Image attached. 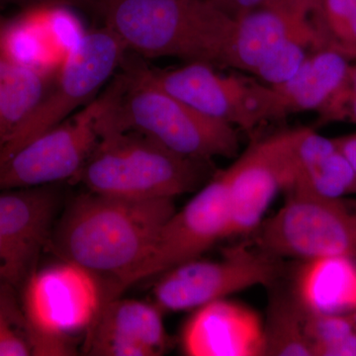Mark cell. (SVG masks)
<instances>
[{"mask_svg":"<svg viewBox=\"0 0 356 356\" xmlns=\"http://www.w3.org/2000/svg\"><path fill=\"white\" fill-rule=\"evenodd\" d=\"M229 232L228 191L220 172L181 210H175L168 218L146 259L121 285L118 297L140 281L198 259L218 241L229 236Z\"/></svg>","mask_w":356,"mask_h":356,"instance_id":"cell-10","label":"cell"},{"mask_svg":"<svg viewBox=\"0 0 356 356\" xmlns=\"http://www.w3.org/2000/svg\"><path fill=\"white\" fill-rule=\"evenodd\" d=\"M149 74L193 108L247 132L289 116L273 86L242 74H222L211 65L187 63L168 70L149 65Z\"/></svg>","mask_w":356,"mask_h":356,"instance_id":"cell-6","label":"cell"},{"mask_svg":"<svg viewBox=\"0 0 356 356\" xmlns=\"http://www.w3.org/2000/svg\"><path fill=\"white\" fill-rule=\"evenodd\" d=\"M350 60L331 49L311 51L298 70L284 83L273 86L288 115L318 111L343 81Z\"/></svg>","mask_w":356,"mask_h":356,"instance_id":"cell-19","label":"cell"},{"mask_svg":"<svg viewBox=\"0 0 356 356\" xmlns=\"http://www.w3.org/2000/svg\"><path fill=\"white\" fill-rule=\"evenodd\" d=\"M98 132L134 131L187 158H234L240 149L234 126L203 114L154 83L149 65L128 51L107 86Z\"/></svg>","mask_w":356,"mask_h":356,"instance_id":"cell-2","label":"cell"},{"mask_svg":"<svg viewBox=\"0 0 356 356\" xmlns=\"http://www.w3.org/2000/svg\"><path fill=\"white\" fill-rule=\"evenodd\" d=\"M294 295L306 313H353L356 310V259L337 255L307 261Z\"/></svg>","mask_w":356,"mask_h":356,"instance_id":"cell-17","label":"cell"},{"mask_svg":"<svg viewBox=\"0 0 356 356\" xmlns=\"http://www.w3.org/2000/svg\"><path fill=\"white\" fill-rule=\"evenodd\" d=\"M209 163L180 156L134 131L104 130L76 179L100 195L173 199L205 184Z\"/></svg>","mask_w":356,"mask_h":356,"instance_id":"cell-4","label":"cell"},{"mask_svg":"<svg viewBox=\"0 0 356 356\" xmlns=\"http://www.w3.org/2000/svg\"><path fill=\"white\" fill-rule=\"evenodd\" d=\"M334 122H350V123L356 124V98L337 109L332 115L327 123H334Z\"/></svg>","mask_w":356,"mask_h":356,"instance_id":"cell-29","label":"cell"},{"mask_svg":"<svg viewBox=\"0 0 356 356\" xmlns=\"http://www.w3.org/2000/svg\"><path fill=\"white\" fill-rule=\"evenodd\" d=\"M106 89L77 113L35 138L0 165V191L76 179L99 140L97 122Z\"/></svg>","mask_w":356,"mask_h":356,"instance_id":"cell-8","label":"cell"},{"mask_svg":"<svg viewBox=\"0 0 356 356\" xmlns=\"http://www.w3.org/2000/svg\"><path fill=\"white\" fill-rule=\"evenodd\" d=\"M294 298H276L264 324L266 355L314 356L306 336L304 323L306 312Z\"/></svg>","mask_w":356,"mask_h":356,"instance_id":"cell-22","label":"cell"},{"mask_svg":"<svg viewBox=\"0 0 356 356\" xmlns=\"http://www.w3.org/2000/svg\"><path fill=\"white\" fill-rule=\"evenodd\" d=\"M57 205V194L49 186L0 191V234L41 248Z\"/></svg>","mask_w":356,"mask_h":356,"instance_id":"cell-20","label":"cell"},{"mask_svg":"<svg viewBox=\"0 0 356 356\" xmlns=\"http://www.w3.org/2000/svg\"><path fill=\"white\" fill-rule=\"evenodd\" d=\"M175 212L173 199H129L89 192L79 196L58 225L55 248L104 283L106 301L144 261L159 229ZM105 301V302H106Z\"/></svg>","mask_w":356,"mask_h":356,"instance_id":"cell-1","label":"cell"},{"mask_svg":"<svg viewBox=\"0 0 356 356\" xmlns=\"http://www.w3.org/2000/svg\"><path fill=\"white\" fill-rule=\"evenodd\" d=\"M30 274L23 294L26 337H70L88 332L106 300L103 281L76 262L65 261Z\"/></svg>","mask_w":356,"mask_h":356,"instance_id":"cell-9","label":"cell"},{"mask_svg":"<svg viewBox=\"0 0 356 356\" xmlns=\"http://www.w3.org/2000/svg\"><path fill=\"white\" fill-rule=\"evenodd\" d=\"M311 22L320 48L356 60V0H313Z\"/></svg>","mask_w":356,"mask_h":356,"instance_id":"cell-21","label":"cell"},{"mask_svg":"<svg viewBox=\"0 0 356 356\" xmlns=\"http://www.w3.org/2000/svg\"><path fill=\"white\" fill-rule=\"evenodd\" d=\"M350 315L351 321H353V327H355V330L356 331V310L350 314Z\"/></svg>","mask_w":356,"mask_h":356,"instance_id":"cell-32","label":"cell"},{"mask_svg":"<svg viewBox=\"0 0 356 356\" xmlns=\"http://www.w3.org/2000/svg\"><path fill=\"white\" fill-rule=\"evenodd\" d=\"M299 130L284 131L254 143L222 170L228 191L229 236L255 232L276 195L291 186Z\"/></svg>","mask_w":356,"mask_h":356,"instance_id":"cell-12","label":"cell"},{"mask_svg":"<svg viewBox=\"0 0 356 356\" xmlns=\"http://www.w3.org/2000/svg\"><path fill=\"white\" fill-rule=\"evenodd\" d=\"M288 200L257 232L261 252L270 257H350L356 259V201L288 193Z\"/></svg>","mask_w":356,"mask_h":356,"instance_id":"cell-7","label":"cell"},{"mask_svg":"<svg viewBox=\"0 0 356 356\" xmlns=\"http://www.w3.org/2000/svg\"><path fill=\"white\" fill-rule=\"evenodd\" d=\"M288 193L327 199L356 194V173L334 139L300 128L295 144V175Z\"/></svg>","mask_w":356,"mask_h":356,"instance_id":"cell-16","label":"cell"},{"mask_svg":"<svg viewBox=\"0 0 356 356\" xmlns=\"http://www.w3.org/2000/svg\"><path fill=\"white\" fill-rule=\"evenodd\" d=\"M334 140L356 173V133L334 138Z\"/></svg>","mask_w":356,"mask_h":356,"instance_id":"cell-28","label":"cell"},{"mask_svg":"<svg viewBox=\"0 0 356 356\" xmlns=\"http://www.w3.org/2000/svg\"><path fill=\"white\" fill-rule=\"evenodd\" d=\"M63 6L62 0H0V6Z\"/></svg>","mask_w":356,"mask_h":356,"instance_id":"cell-30","label":"cell"},{"mask_svg":"<svg viewBox=\"0 0 356 356\" xmlns=\"http://www.w3.org/2000/svg\"><path fill=\"white\" fill-rule=\"evenodd\" d=\"M62 1L64 6L88 7L93 9L96 0H62Z\"/></svg>","mask_w":356,"mask_h":356,"instance_id":"cell-31","label":"cell"},{"mask_svg":"<svg viewBox=\"0 0 356 356\" xmlns=\"http://www.w3.org/2000/svg\"><path fill=\"white\" fill-rule=\"evenodd\" d=\"M13 285L0 282V356L31 355L22 310L11 296Z\"/></svg>","mask_w":356,"mask_h":356,"instance_id":"cell-23","label":"cell"},{"mask_svg":"<svg viewBox=\"0 0 356 356\" xmlns=\"http://www.w3.org/2000/svg\"><path fill=\"white\" fill-rule=\"evenodd\" d=\"M180 346L188 356L266 355L264 324L252 309L217 300L192 314L182 329Z\"/></svg>","mask_w":356,"mask_h":356,"instance_id":"cell-13","label":"cell"},{"mask_svg":"<svg viewBox=\"0 0 356 356\" xmlns=\"http://www.w3.org/2000/svg\"><path fill=\"white\" fill-rule=\"evenodd\" d=\"M222 13L233 19H238L243 14L248 13L264 3L266 0H210Z\"/></svg>","mask_w":356,"mask_h":356,"instance_id":"cell-26","label":"cell"},{"mask_svg":"<svg viewBox=\"0 0 356 356\" xmlns=\"http://www.w3.org/2000/svg\"><path fill=\"white\" fill-rule=\"evenodd\" d=\"M127 53L125 44L107 26L79 37L38 106L0 145V165L35 138L92 102L120 69Z\"/></svg>","mask_w":356,"mask_h":356,"instance_id":"cell-5","label":"cell"},{"mask_svg":"<svg viewBox=\"0 0 356 356\" xmlns=\"http://www.w3.org/2000/svg\"><path fill=\"white\" fill-rule=\"evenodd\" d=\"M278 269L273 257L245 248H231L221 261L184 262L161 274L153 288L161 312L196 310L257 285L273 284Z\"/></svg>","mask_w":356,"mask_h":356,"instance_id":"cell-11","label":"cell"},{"mask_svg":"<svg viewBox=\"0 0 356 356\" xmlns=\"http://www.w3.org/2000/svg\"><path fill=\"white\" fill-rule=\"evenodd\" d=\"M7 27L0 15V145L36 109L54 81L46 70L14 57Z\"/></svg>","mask_w":356,"mask_h":356,"instance_id":"cell-18","label":"cell"},{"mask_svg":"<svg viewBox=\"0 0 356 356\" xmlns=\"http://www.w3.org/2000/svg\"><path fill=\"white\" fill-rule=\"evenodd\" d=\"M93 9L140 57L225 67L236 21L210 0H96Z\"/></svg>","mask_w":356,"mask_h":356,"instance_id":"cell-3","label":"cell"},{"mask_svg":"<svg viewBox=\"0 0 356 356\" xmlns=\"http://www.w3.org/2000/svg\"><path fill=\"white\" fill-rule=\"evenodd\" d=\"M41 248L0 234V282L15 286L28 278Z\"/></svg>","mask_w":356,"mask_h":356,"instance_id":"cell-24","label":"cell"},{"mask_svg":"<svg viewBox=\"0 0 356 356\" xmlns=\"http://www.w3.org/2000/svg\"><path fill=\"white\" fill-rule=\"evenodd\" d=\"M304 329L314 356H318L321 350L355 331L350 314L325 315L306 313Z\"/></svg>","mask_w":356,"mask_h":356,"instance_id":"cell-25","label":"cell"},{"mask_svg":"<svg viewBox=\"0 0 356 356\" xmlns=\"http://www.w3.org/2000/svg\"><path fill=\"white\" fill-rule=\"evenodd\" d=\"M156 305L119 297L103 304L86 332L84 353L99 356H158L168 336Z\"/></svg>","mask_w":356,"mask_h":356,"instance_id":"cell-14","label":"cell"},{"mask_svg":"<svg viewBox=\"0 0 356 356\" xmlns=\"http://www.w3.org/2000/svg\"><path fill=\"white\" fill-rule=\"evenodd\" d=\"M318 356H356V331L327 346Z\"/></svg>","mask_w":356,"mask_h":356,"instance_id":"cell-27","label":"cell"},{"mask_svg":"<svg viewBox=\"0 0 356 356\" xmlns=\"http://www.w3.org/2000/svg\"><path fill=\"white\" fill-rule=\"evenodd\" d=\"M313 0H266L236 19L225 67L254 74L286 40L313 29Z\"/></svg>","mask_w":356,"mask_h":356,"instance_id":"cell-15","label":"cell"}]
</instances>
